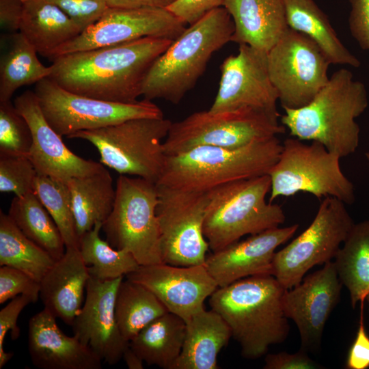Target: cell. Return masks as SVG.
<instances>
[{"mask_svg":"<svg viewBox=\"0 0 369 369\" xmlns=\"http://www.w3.org/2000/svg\"><path fill=\"white\" fill-rule=\"evenodd\" d=\"M173 41L147 36L62 55L52 59L48 78L77 94L115 102H135L141 96L150 68Z\"/></svg>","mask_w":369,"mask_h":369,"instance_id":"6da1fadb","label":"cell"},{"mask_svg":"<svg viewBox=\"0 0 369 369\" xmlns=\"http://www.w3.org/2000/svg\"><path fill=\"white\" fill-rule=\"evenodd\" d=\"M285 290L272 275L261 274L218 287L209 297L211 309L229 326L243 357L259 358L287 338L290 326L282 303Z\"/></svg>","mask_w":369,"mask_h":369,"instance_id":"7a4b0ae2","label":"cell"},{"mask_svg":"<svg viewBox=\"0 0 369 369\" xmlns=\"http://www.w3.org/2000/svg\"><path fill=\"white\" fill-rule=\"evenodd\" d=\"M368 105L364 84L354 80L350 70L342 68L333 73L308 105L284 109L281 123L290 136L318 141L343 158L358 148L360 128L355 119Z\"/></svg>","mask_w":369,"mask_h":369,"instance_id":"3957f363","label":"cell"},{"mask_svg":"<svg viewBox=\"0 0 369 369\" xmlns=\"http://www.w3.org/2000/svg\"><path fill=\"white\" fill-rule=\"evenodd\" d=\"M234 31L223 7L186 27L150 68L141 87L144 99L179 103L196 85L213 53L231 41Z\"/></svg>","mask_w":369,"mask_h":369,"instance_id":"277c9868","label":"cell"},{"mask_svg":"<svg viewBox=\"0 0 369 369\" xmlns=\"http://www.w3.org/2000/svg\"><path fill=\"white\" fill-rule=\"evenodd\" d=\"M282 149L277 136L234 148L197 146L166 156L156 184L181 191L207 192L228 182L268 174Z\"/></svg>","mask_w":369,"mask_h":369,"instance_id":"5b68a950","label":"cell"},{"mask_svg":"<svg viewBox=\"0 0 369 369\" xmlns=\"http://www.w3.org/2000/svg\"><path fill=\"white\" fill-rule=\"evenodd\" d=\"M269 174L228 182L206 192L204 234L212 251L279 227L286 219L282 207L266 200Z\"/></svg>","mask_w":369,"mask_h":369,"instance_id":"8992f818","label":"cell"},{"mask_svg":"<svg viewBox=\"0 0 369 369\" xmlns=\"http://www.w3.org/2000/svg\"><path fill=\"white\" fill-rule=\"evenodd\" d=\"M172 122L165 118H135L116 124L74 133L98 150L100 163L120 175L134 176L156 183L166 155L163 141Z\"/></svg>","mask_w":369,"mask_h":369,"instance_id":"52a82bcc","label":"cell"},{"mask_svg":"<svg viewBox=\"0 0 369 369\" xmlns=\"http://www.w3.org/2000/svg\"><path fill=\"white\" fill-rule=\"evenodd\" d=\"M157 204L155 182L126 175L117 178L114 206L102 230L113 248L131 253L139 265L163 262Z\"/></svg>","mask_w":369,"mask_h":369,"instance_id":"ba28073f","label":"cell"},{"mask_svg":"<svg viewBox=\"0 0 369 369\" xmlns=\"http://www.w3.org/2000/svg\"><path fill=\"white\" fill-rule=\"evenodd\" d=\"M340 159L318 141L308 144L295 137L286 139L268 174L271 182L269 202L304 192L318 198L333 197L345 204L353 203L354 186L342 172Z\"/></svg>","mask_w":369,"mask_h":369,"instance_id":"9c48e42d","label":"cell"},{"mask_svg":"<svg viewBox=\"0 0 369 369\" xmlns=\"http://www.w3.org/2000/svg\"><path fill=\"white\" fill-rule=\"evenodd\" d=\"M279 114L254 108L194 112L172 122L163 150L169 156L201 146L242 147L284 133L286 127L279 123Z\"/></svg>","mask_w":369,"mask_h":369,"instance_id":"30bf717a","label":"cell"},{"mask_svg":"<svg viewBox=\"0 0 369 369\" xmlns=\"http://www.w3.org/2000/svg\"><path fill=\"white\" fill-rule=\"evenodd\" d=\"M34 92L50 126L62 137L97 129L135 118H164L152 100L122 103L69 92L49 78L36 84Z\"/></svg>","mask_w":369,"mask_h":369,"instance_id":"8fae6325","label":"cell"},{"mask_svg":"<svg viewBox=\"0 0 369 369\" xmlns=\"http://www.w3.org/2000/svg\"><path fill=\"white\" fill-rule=\"evenodd\" d=\"M354 223L343 202L325 197L310 225L275 252L271 275L286 290L297 286L312 267L334 258Z\"/></svg>","mask_w":369,"mask_h":369,"instance_id":"7c38bea8","label":"cell"},{"mask_svg":"<svg viewBox=\"0 0 369 369\" xmlns=\"http://www.w3.org/2000/svg\"><path fill=\"white\" fill-rule=\"evenodd\" d=\"M329 60L308 36L288 28L267 52L271 81L283 109L308 105L327 84Z\"/></svg>","mask_w":369,"mask_h":369,"instance_id":"4fadbf2b","label":"cell"},{"mask_svg":"<svg viewBox=\"0 0 369 369\" xmlns=\"http://www.w3.org/2000/svg\"><path fill=\"white\" fill-rule=\"evenodd\" d=\"M156 186L162 262L180 266L204 264L210 249L203 231L206 192Z\"/></svg>","mask_w":369,"mask_h":369,"instance_id":"5bb4252c","label":"cell"},{"mask_svg":"<svg viewBox=\"0 0 369 369\" xmlns=\"http://www.w3.org/2000/svg\"><path fill=\"white\" fill-rule=\"evenodd\" d=\"M185 25L167 9L109 7L96 22L57 49L49 59L147 36L174 40L184 31Z\"/></svg>","mask_w":369,"mask_h":369,"instance_id":"9a60e30c","label":"cell"},{"mask_svg":"<svg viewBox=\"0 0 369 369\" xmlns=\"http://www.w3.org/2000/svg\"><path fill=\"white\" fill-rule=\"evenodd\" d=\"M220 70L219 90L210 112L254 108L279 114L278 95L269 77L266 52L239 44L238 54L227 57Z\"/></svg>","mask_w":369,"mask_h":369,"instance_id":"2e32d148","label":"cell"},{"mask_svg":"<svg viewBox=\"0 0 369 369\" xmlns=\"http://www.w3.org/2000/svg\"><path fill=\"white\" fill-rule=\"evenodd\" d=\"M342 286L331 260L284 290L283 311L297 325L301 349L316 351L320 346L325 325L339 302Z\"/></svg>","mask_w":369,"mask_h":369,"instance_id":"e0dca14e","label":"cell"},{"mask_svg":"<svg viewBox=\"0 0 369 369\" xmlns=\"http://www.w3.org/2000/svg\"><path fill=\"white\" fill-rule=\"evenodd\" d=\"M123 277L100 280L90 275L85 303L71 325L74 336L111 366L122 359L129 344L120 331L115 313L117 290Z\"/></svg>","mask_w":369,"mask_h":369,"instance_id":"ac0fdd59","label":"cell"},{"mask_svg":"<svg viewBox=\"0 0 369 369\" xmlns=\"http://www.w3.org/2000/svg\"><path fill=\"white\" fill-rule=\"evenodd\" d=\"M126 278L150 290L168 312L187 322L204 307L218 285L204 264L189 266L166 263L139 265Z\"/></svg>","mask_w":369,"mask_h":369,"instance_id":"d6986e66","label":"cell"},{"mask_svg":"<svg viewBox=\"0 0 369 369\" xmlns=\"http://www.w3.org/2000/svg\"><path fill=\"white\" fill-rule=\"evenodd\" d=\"M14 106L27 120L32 133V145L28 155L38 175L67 180L87 176L102 169L101 163L86 160L72 152L48 123L34 91L17 96Z\"/></svg>","mask_w":369,"mask_h":369,"instance_id":"ffe728a7","label":"cell"},{"mask_svg":"<svg viewBox=\"0 0 369 369\" xmlns=\"http://www.w3.org/2000/svg\"><path fill=\"white\" fill-rule=\"evenodd\" d=\"M298 224L251 235L206 256L204 266L218 287L261 274H271L277 248L293 236Z\"/></svg>","mask_w":369,"mask_h":369,"instance_id":"44dd1931","label":"cell"},{"mask_svg":"<svg viewBox=\"0 0 369 369\" xmlns=\"http://www.w3.org/2000/svg\"><path fill=\"white\" fill-rule=\"evenodd\" d=\"M44 308L29 321L28 351L40 369H101L102 360L79 339L66 335Z\"/></svg>","mask_w":369,"mask_h":369,"instance_id":"7402d4cb","label":"cell"},{"mask_svg":"<svg viewBox=\"0 0 369 369\" xmlns=\"http://www.w3.org/2000/svg\"><path fill=\"white\" fill-rule=\"evenodd\" d=\"M90 278L88 266L79 249L66 248L40 282V298L44 308L66 324L72 325L82 308Z\"/></svg>","mask_w":369,"mask_h":369,"instance_id":"603a6c76","label":"cell"},{"mask_svg":"<svg viewBox=\"0 0 369 369\" xmlns=\"http://www.w3.org/2000/svg\"><path fill=\"white\" fill-rule=\"evenodd\" d=\"M233 20L231 41L268 52L288 27L284 0H226Z\"/></svg>","mask_w":369,"mask_h":369,"instance_id":"cb8c5ba5","label":"cell"},{"mask_svg":"<svg viewBox=\"0 0 369 369\" xmlns=\"http://www.w3.org/2000/svg\"><path fill=\"white\" fill-rule=\"evenodd\" d=\"M185 323V337L175 369H217L218 355L232 337L228 324L217 312L204 308Z\"/></svg>","mask_w":369,"mask_h":369,"instance_id":"d4e9b609","label":"cell"},{"mask_svg":"<svg viewBox=\"0 0 369 369\" xmlns=\"http://www.w3.org/2000/svg\"><path fill=\"white\" fill-rule=\"evenodd\" d=\"M82 31L66 12L50 0L24 3L19 32L44 57L49 58L57 49Z\"/></svg>","mask_w":369,"mask_h":369,"instance_id":"484cf974","label":"cell"},{"mask_svg":"<svg viewBox=\"0 0 369 369\" xmlns=\"http://www.w3.org/2000/svg\"><path fill=\"white\" fill-rule=\"evenodd\" d=\"M67 182L80 240L97 222L103 223L108 218L115 200V187L105 167L90 175L71 178Z\"/></svg>","mask_w":369,"mask_h":369,"instance_id":"4316f807","label":"cell"},{"mask_svg":"<svg viewBox=\"0 0 369 369\" xmlns=\"http://www.w3.org/2000/svg\"><path fill=\"white\" fill-rule=\"evenodd\" d=\"M289 28L312 39L331 64L358 68L359 60L342 43L327 16L314 0H284Z\"/></svg>","mask_w":369,"mask_h":369,"instance_id":"83f0119b","label":"cell"},{"mask_svg":"<svg viewBox=\"0 0 369 369\" xmlns=\"http://www.w3.org/2000/svg\"><path fill=\"white\" fill-rule=\"evenodd\" d=\"M185 332V321L168 312L142 329L129 341V345L148 365L175 369Z\"/></svg>","mask_w":369,"mask_h":369,"instance_id":"f1b7e54d","label":"cell"},{"mask_svg":"<svg viewBox=\"0 0 369 369\" xmlns=\"http://www.w3.org/2000/svg\"><path fill=\"white\" fill-rule=\"evenodd\" d=\"M333 259L351 306L364 303L369 294V220L354 223Z\"/></svg>","mask_w":369,"mask_h":369,"instance_id":"f546056e","label":"cell"},{"mask_svg":"<svg viewBox=\"0 0 369 369\" xmlns=\"http://www.w3.org/2000/svg\"><path fill=\"white\" fill-rule=\"evenodd\" d=\"M9 47L0 59V102L10 100L20 87L48 78L51 66L43 65L37 51L20 33H10Z\"/></svg>","mask_w":369,"mask_h":369,"instance_id":"4dcf8cb0","label":"cell"},{"mask_svg":"<svg viewBox=\"0 0 369 369\" xmlns=\"http://www.w3.org/2000/svg\"><path fill=\"white\" fill-rule=\"evenodd\" d=\"M8 215L27 237L55 260L63 256L66 247L60 231L33 191L15 196Z\"/></svg>","mask_w":369,"mask_h":369,"instance_id":"1f68e13d","label":"cell"},{"mask_svg":"<svg viewBox=\"0 0 369 369\" xmlns=\"http://www.w3.org/2000/svg\"><path fill=\"white\" fill-rule=\"evenodd\" d=\"M167 312L165 305L144 286L127 278L120 282L115 313L120 331L126 341Z\"/></svg>","mask_w":369,"mask_h":369,"instance_id":"d6a6232c","label":"cell"},{"mask_svg":"<svg viewBox=\"0 0 369 369\" xmlns=\"http://www.w3.org/2000/svg\"><path fill=\"white\" fill-rule=\"evenodd\" d=\"M55 260L27 237L8 214L0 210V265L19 269L40 282Z\"/></svg>","mask_w":369,"mask_h":369,"instance_id":"836d02e7","label":"cell"},{"mask_svg":"<svg viewBox=\"0 0 369 369\" xmlns=\"http://www.w3.org/2000/svg\"><path fill=\"white\" fill-rule=\"evenodd\" d=\"M102 226V222H97L80 238L79 249L88 266L90 275L100 280H109L135 271L139 266L135 258L131 253L116 249L102 240L100 236Z\"/></svg>","mask_w":369,"mask_h":369,"instance_id":"e575fe53","label":"cell"},{"mask_svg":"<svg viewBox=\"0 0 369 369\" xmlns=\"http://www.w3.org/2000/svg\"><path fill=\"white\" fill-rule=\"evenodd\" d=\"M33 192L56 223L66 247L79 248L80 240L67 180L38 175L33 184Z\"/></svg>","mask_w":369,"mask_h":369,"instance_id":"d590c367","label":"cell"},{"mask_svg":"<svg viewBox=\"0 0 369 369\" xmlns=\"http://www.w3.org/2000/svg\"><path fill=\"white\" fill-rule=\"evenodd\" d=\"M32 133L11 100L0 102V156H28Z\"/></svg>","mask_w":369,"mask_h":369,"instance_id":"8d00e7d4","label":"cell"},{"mask_svg":"<svg viewBox=\"0 0 369 369\" xmlns=\"http://www.w3.org/2000/svg\"><path fill=\"white\" fill-rule=\"evenodd\" d=\"M38 173L27 156H0V191L22 196L33 191Z\"/></svg>","mask_w":369,"mask_h":369,"instance_id":"74e56055","label":"cell"},{"mask_svg":"<svg viewBox=\"0 0 369 369\" xmlns=\"http://www.w3.org/2000/svg\"><path fill=\"white\" fill-rule=\"evenodd\" d=\"M40 282L25 272L8 266H1V304L20 295L31 297L36 303L40 297Z\"/></svg>","mask_w":369,"mask_h":369,"instance_id":"f35d334b","label":"cell"},{"mask_svg":"<svg viewBox=\"0 0 369 369\" xmlns=\"http://www.w3.org/2000/svg\"><path fill=\"white\" fill-rule=\"evenodd\" d=\"M33 299L26 295H20L13 299L0 311V368L1 369L13 357L14 354L5 352L3 344L5 336L11 331V339L17 340L20 333L17 325L19 314Z\"/></svg>","mask_w":369,"mask_h":369,"instance_id":"ab89813d","label":"cell"},{"mask_svg":"<svg viewBox=\"0 0 369 369\" xmlns=\"http://www.w3.org/2000/svg\"><path fill=\"white\" fill-rule=\"evenodd\" d=\"M83 31L96 22L109 8L106 0H50Z\"/></svg>","mask_w":369,"mask_h":369,"instance_id":"60d3db41","label":"cell"},{"mask_svg":"<svg viewBox=\"0 0 369 369\" xmlns=\"http://www.w3.org/2000/svg\"><path fill=\"white\" fill-rule=\"evenodd\" d=\"M226 0H176L167 10L185 24L191 25L208 12L223 7Z\"/></svg>","mask_w":369,"mask_h":369,"instance_id":"b9f144b4","label":"cell"},{"mask_svg":"<svg viewBox=\"0 0 369 369\" xmlns=\"http://www.w3.org/2000/svg\"><path fill=\"white\" fill-rule=\"evenodd\" d=\"M348 27L363 50L369 51V0H349Z\"/></svg>","mask_w":369,"mask_h":369,"instance_id":"7bdbcfd3","label":"cell"},{"mask_svg":"<svg viewBox=\"0 0 369 369\" xmlns=\"http://www.w3.org/2000/svg\"><path fill=\"white\" fill-rule=\"evenodd\" d=\"M263 368L264 369H314L320 367L308 355L307 351L300 348L295 353L279 352L266 355Z\"/></svg>","mask_w":369,"mask_h":369,"instance_id":"ee69618b","label":"cell"},{"mask_svg":"<svg viewBox=\"0 0 369 369\" xmlns=\"http://www.w3.org/2000/svg\"><path fill=\"white\" fill-rule=\"evenodd\" d=\"M358 329L347 357L346 366L348 369H367L369 368V336L366 332L363 316V305Z\"/></svg>","mask_w":369,"mask_h":369,"instance_id":"f6af8a7d","label":"cell"},{"mask_svg":"<svg viewBox=\"0 0 369 369\" xmlns=\"http://www.w3.org/2000/svg\"><path fill=\"white\" fill-rule=\"evenodd\" d=\"M24 3L20 0H0V24L10 33L19 31Z\"/></svg>","mask_w":369,"mask_h":369,"instance_id":"bcb514c9","label":"cell"},{"mask_svg":"<svg viewBox=\"0 0 369 369\" xmlns=\"http://www.w3.org/2000/svg\"><path fill=\"white\" fill-rule=\"evenodd\" d=\"M176 0H106L109 7L167 9Z\"/></svg>","mask_w":369,"mask_h":369,"instance_id":"7dc6e473","label":"cell"},{"mask_svg":"<svg viewBox=\"0 0 369 369\" xmlns=\"http://www.w3.org/2000/svg\"><path fill=\"white\" fill-rule=\"evenodd\" d=\"M122 359L125 361L129 369H143L144 361L131 348L130 345L126 348L124 351Z\"/></svg>","mask_w":369,"mask_h":369,"instance_id":"c3c4849f","label":"cell"},{"mask_svg":"<svg viewBox=\"0 0 369 369\" xmlns=\"http://www.w3.org/2000/svg\"><path fill=\"white\" fill-rule=\"evenodd\" d=\"M366 159H367L368 162L369 163V152H366L365 153Z\"/></svg>","mask_w":369,"mask_h":369,"instance_id":"681fc988","label":"cell"},{"mask_svg":"<svg viewBox=\"0 0 369 369\" xmlns=\"http://www.w3.org/2000/svg\"><path fill=\"white\" fill-rule=\"evenodd\" d=\"M366 300L367 301V303L368 304V311H369V294L366 297Z\"/></svg>","mask_w":369,"mask_h":369,"instance_id":"f907efd6","label":"cell"},{"mask_svg":"<svg viewBox=\"0 0 369 369\" xmlns=\"http://www.w3.org/2000/svg\"><path fill=\"white\" fill-rule=\"evenodd\" d=\"M20 1H22L23 3H25V2H27L30 0H20Z\"/></svg>","mask_w":369,"mask_h":369,"instance_id":"816d5d0a","label":"cell"}]
</instances>
